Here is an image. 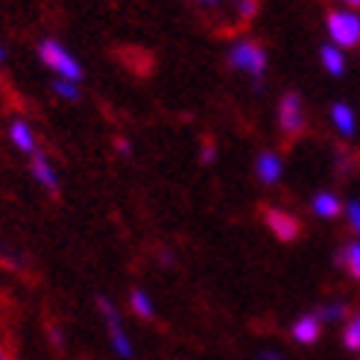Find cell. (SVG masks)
<instances>
[{"mask_svg":"<svg viewBox=\"0 0 360 360\" xmlns=\"http://www.w3.org/2000/svg\"><path fill=\"white\" fill-rule=\"evenodd\" d=\"M229 65L238 70V74H246L252 82H255L261 88V79L266 77V50L258 44V41H252V39H240L231 44L229 50Z\"/></svg>","mask_w":360,"mask_h":360,"instance_id":"cell-1","label":"cell"},{"mask_svg":"<svg viewBox=\"0 0 360 360\" xmlns=\"http://www.w3.org/2000/svg\"><path fill=\"white\" fill-rule=\"evenodd\" d=\"M39 59L44 62V68H50L56 79H68V82H77L82 79V65L77 62V56L70 53L65 44H59L56 39H44L39 44Z\"/></svg>","mask_w":360,"mask_h":360,"instance_id":"cell-2","label":"cell"},{"mask_svg":"<svg viewBox=\"0 0 360 360\" xmlns=\"http://www.w3.org/2000/svg\"><path fill=\"white\" fill-rule=\"evenodd\" d=\"M326 30H328V44L340 50H352L360 44V12L352 9H334L326 18Z\"/></svg>","mask_w":360,"mask_h":360,"instance_id":"cell-3","label":"cell"},{"mask_svg":"<svg viewBox=\"0 0 360 360\" xmlns=\"http://www.w3.org/2000/svg\"><path fill=\"white\" fill-rule=\"evenodd\" d=\"M97 308H100V314L105 319V331H109V343H112L115 354L123 357V360H129L135 354V346H132L129 334H126V326H123V316L117 311V304L109 296H97Z\"/></svg>","mask_w":360,"mask_h":360,"instance_id":"cell-4","label":"cell"},{"mask_svg":"<svg viewBox=\"0 0 360 360\" xmlns=\"http://www.w3.org/2000/svg\"><path fill=\"white\" fill-rule=\"evenodd\" d=\"M278 126L284 135H299L304 129V103L296 91H287L278 100Z\"/></svg>","mask_w":360,"mask_h":360,"instance_id":"cell-5","label":"cell"},{"mask_svg":"<svg viewBox=\"0 0 360 360\" xmlns=\"http://www.w3.org/2000/svg\"><path fill=\"white\" fill-rule=\"evenodd\" d=\"M264 223H266V229L273 231L278 240H284V243H293V240L302 235L299 217H293V214L284 211V208H266V211H264Z\"/></svg>","mask_w":360,"mask_h":360,"instance_id":"cell-6","label":"cell"},{"mask_svg":"<svg viewBox=\"0 0 360 360\" xmlns=\"http://www.w3.org/2000/svg\"><path fill=\"white\" fill-rule=\"evenodd\" d=\"M30 173H32V179H35V182H39L44 191H50V193L59 191V173H56L53 161H50L41 150H35V153L30 155Z\"/></svg>","mask_w":360,"mask_h":360,"instance_id":"cell-7","label":"cell"},{"mask_svg":"<svg viewBox=\"0 0 360 360\" xmlns=\"http://www.w3.org/2000/svg\"><path fill=\"white\" fill-rule=\"evenodd\" d=\"M255 176L261 185H278L281 176H284V158L273 150H264L258 158H255Z\"/></svg>","mask_w":360,"mask_h":360,"instance_id":"cell-8","label":"cell"},{"mask_svg":"<svg viewBox=\"0 0 360 360\" xmlns=\"http://www.w3.org/2000/svg\"><path fill=\"white\" fill-rule=\"evenodd\" d=\"M290 337H293V343H299V346H314V343H319V337H322V322L316 319V314H302L290 326Z\"/></svg>","mask_w":360,"mask_h":360,"instance_id":"cell-9","label":"cell"},{"mask_svg":"<svg viewBox=\"0 0 360 360\" xmlns=\"http://www.w3.org/2000/svg\"><path fill=\"white\" fill-rule=\"evenodd\" d=\"M328 120L340 138H354L357 135V115L349 103H334L328 109Z\"/></svg>","mask_w":360,"mask_h":360,"instance_id":"cell-10","label":"cell"},{"mask_svg":"<svg viewBox=\"0 0 360 360\" xmlns=\"http://www.w3.org/2000/svg\"><path fill=\"white\" fill-rule=\"evenodd\" d=\"M311 211L319 220H337V217H343V200L334 191H316L311 196Z\"/></svg>","mask_w":360,"mask_h":360,"instance_id":"cell-11","label":"cell"},{"mask_svg":"<svg viewBox=\"0 0 360 360\" xmlns=\"http://www.w3.org/2000/svg\"><path fill=\"white\" fill-rule=\"evenodd\" d=\"M9 141H12V147L15 150H21V153H27V155H32L35 150V132H32V126L27 123V120H21V117H15L12 123H9Z\"/></svg>","mask_w":360,"mask_h":360,"instance_id":"cell-12","label":"cell"},{"mask_svg":"<svg viewBox=\"0 0 360 360\" xmlns=\"http://www.w3.org/2000/svg\"><path fill=\"white\" fill-rule=\"evenodd\" d=\"M334 264H337L340 269H346L349 278L360 281V240H352V243H346V246H340Z\"/></svg>","mask_w":360,"mask_h":360,"instance_id":"cell-13","label":"cell"},{"mask_svg":"<svg viewBox=\"0 0 360 360\" xmlns=\"http://www.w3.org/2000/svg\"><path fill=\"white\" fill-rule=\"evenodd\" d=\"M319 62L322 68H326V74L340 79V77H346V53L334 47V44H326V47H319Z\"/></svg>","mask_w":360,"mask_h":360,"instance_id":"cell-14","label":"cell"},{"mask_svg":"<svg viewBox=\"0 0 360 360\" xmlns=\"http://www.w3.org/2000/svg\"><path fill=\"white\" fill-rule=\"evenodd\" d=\"M129 308H132L135 316H141V319H153V316H155V304H153L150 293L141 290V287H135V290L129 293Z\"/></svg>","mask_w":360,"mask_h":360,"instance_id":"cell-15","label":"cell"},{"mask_svg":"<svg viewBox=\"0 0 360 360\" xmlns=\"http://www.w3.org/2000/svg\"><path fill=\"white\" fill-rule=\"evenodd\" d=\"M316 319L326 326V322H346L349 319V304L346 302H326L322 308L316 311Z\"/></svg>","mask_w":360,"mask_h":360,"instance_id":"cell-16","label":"cell"},{"mask_svg":"<svg viewBox=\"0 0 360 360\" xmlns=\"http://www.w3.org/2000/svg\"><path fill=\"white\" fill-rule=\"evenodd\" d=\"M343 349L349 352H360V311L357 314H349L346 326H343Z\"/></svg>","mask_w":360,"mask_h":360,"instance_id":"cell-17","label":"cell"},{"mask_svg":"<svg viewBox=\"0 0 360 360\" xmlns=\"http://www.w3.org/2000/svg\"><path fill=\"white\" fill-rule=\"evenodd\" d=\"M53 94H59L62 100H68V103H77L79 100V85L77 82H68V79H53Z\"/></svg>","mask_w":360,"mask_h":360,"instance_id":"cell-18","label":"cell"},{"mask_svg":"<svg viewBox=\"0 0 360 360\" xmlns=\"http://www.w3.org/2000/svg\"><path fill=\"white\" fill-rule=\"evenodd\" d=\"M343 217L352 229V235L360 238V200H352V202H343Z\"/></svg>","mask_w":360,"mask_h":360,"instance_id":"cell-19","label":"cell"},{"mask_svg":"<svg viewBox=\"0 0 360 360\" xmlns=\"http://www.w3.org/2000/svg\"><path fill=\"white\" fill-rule=\"evenodd\" d=\"M255 12H258V0H240V4H238V15L243 18V21L255 18Z\"/></svg>","mask_w":360,"mask_h":360,"instance_id":"cell-20","label":"cell"},{"mask_svg":"<svg viewBox=\"0 0 360 360\" xmlns=\"http://www.w3.org/2000/svg\"><path fill=\"white\" fill-rule=\"evenodd\" d=\"M214 158H217V150H214L211 143H205L202 147V165H214Z\"/></svg>","mask_w":360,"mask_h":360,"instance_id":"cell-21","label":"cell"},{"mask_svg":"<svg viewBox=\"0 0 360 360\" xmlns=\"http://www.w3.org/2000/svg\"><path fill=\"white\" fill-rule=\"evenodd\" d=\"M258 360H287L281 352H276V349H264L261 354H258Z\"/></svg>","mask_w":360,"mask_h":360,"instance_id":"cell-22","label":"cell"},{"mask_svg":"<svg viewBox=\"0 0 360 360\" xmlns=\"http://www.w3.org/2000/svg\"><path fill=\"white\" fill-rule=\"evenodd\" d=\"M115 147H117V153H123V155H129V153H132V147H129V141H123V138H120V141L115 143Z\"/></svg>","mask_w":360,"mask_h":360,"instance_id":"cell-23","label":"cell"},{"mask_svg":"<svg viewBox=\"0 0 360 360\" xmlns=\"http://www.w3.org/2000/svg\"><path fill=\"white\" fill-rule=\"evenodd\" d=\"M50 343H56V349H62V331H59V328L50 331Z\"/></svg>","mask_w":360,"mask_h":360,"instance_id":"cell-24","label":"cell"},{"mask_svg":"<svg viewBox=\"0 0 360 360\" xmlns=\"http://www.w3.org/2000/svg\"><path fill=\"white\" fill-rule=\"evenodd\" d=\"M346 9H352V12H360V0H340Z\"/></svg>","mask_w":360,"mask_h":360,"instance_id":"cell-25","label":"cell"},{"mask_svg":"<svg viewBox=\"0 0 360 360\" xmlns=\"http://www.w3.org/2000/svg\"><path fill=\"white\" fill-rule=\"evenodd\" d=\"M0 62H6V47L0 44Z\"/></svg>","mask_w":360,"mask_h":360,"instance_id":"cell-26","label":"cell"},{"mask_svg":"<svg viewBox=\"0 0 360 360\" xmlns=\"http://www.w3.org/2000/svg\"><path fill=\"white\" fill-rule=\"evenodd\" d=\"M200 4H205V6H214V4H217V0H200Z\"/></svg>","mask_w":360,"mask_h":360,"instance_id":"cell-27","label":"cell"},{"mask_svg":"<svg viewBox=\"0 0 360 360\" xmlns=\"http://www.w3.org/2000/svg\"><path fill=\"white\" fill-rule=\"evenodd\" d=\"M0 360H9V357H6V352H4V349H0Z\"/></svg>","mask_w":360,"mask_h":360,"instance_id":"cell-28","label":"cell"},{"mask_svg":"<svg viewBox=\"0 0 360 360\" xmlns=\"http://www.w3.org/2000/svg\"><path fill=\"white\" fill-rule=\"evenodd\" d=\"M0 255H4V246H0Z\"/></svg>","mask_w":360,"mask_h":360,"instance_id":"cell-29","label":"cell"}]
</instances>
